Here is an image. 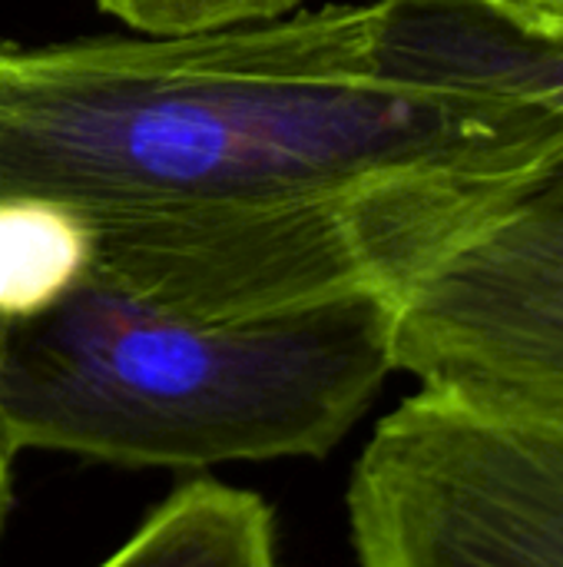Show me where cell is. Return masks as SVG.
<instances>
[{"label": "cell", "mask_w": 563, "mask_h": 567, "mask_svg": "<svg viewBox=\"0 0 563 567\" xmlns=\"http://www.w3.org/2000/svg\"><path fill=\"white\" fill-rule=\"evenodd\" d=\"M358 20L0 43V199L70 209L90 272L196 316L398 292L561 156L563 120L372 80Z\"/></svg>", "instance_id": "obj_1"}, {"label": "cell", "mask_w": 563, "mask_h": 567, "mask_svg": "<svg viewBox=\"0 0 563 567\" xmlns=\"http://www.w3.org/2000/svg\"><path fill=\"white\" fill-rule=\"evenodd\" d=\"M395 296L358 289L262 316H196L86 272L7 326L0 445L126 468L319 458L395 369Z\"/></svg>", "instance_id": "obj_2"}, {"label": "cell", "mask_w": 563, "mask_h": 567, "mask_svg": "<svg viewBox=\"0 0 563 567\" xmlns=\"http://www.w3.org/2000/svg\"><path fill=\"white\" fill-rule=\"evenodd\" d=\"M348 522L358 567H563V419L421 389L358 455Z\"/></svg>", "instance_id": "obj_3"}, {"label": "cell", "mask_w": 563, "mask_h": 567, "mask_svg": "<svg viewBox=\"0 0 563 567\" xmlns=\"http://www.w3.org/2000/svg\"><path fill=\"white\" fill-rule=\"evenodd\" d=\"M392 346L421 389L563 419V153L395 292Z\"/></svg>", "instance_id": "obj_4"}, {"label": "cell", "mask_w": 563, "mask_h": 567, "mask_svg": "<svg viewBox=\"0 0 563 567\" xmlns=\"http://www.w3.org/2000/svg\"><path fill=\"white\" fill-rule=\"evenodd\" d=\"M358 13L365 76L528 100L563 120V23L521 17L494 0H375Z\"/></svg>", "instance_id": "obj_5"}, {"label": "cell", "mask_w": 563, "mask_h": 567, "mask_svg": "<svg viewBox=\"0 0 563 567\" xmlns=\"http://www.w3.org/2000/svg\"><path fill=\"white\" fill-rule=\"evenodd\" d=\"M100 567H279L275 522L246 488L189 482Z\"/></svg>", "instance_id": "obj_6"}, {"label": "cell", "mask_w": 563, "mask_h": 567, "mask_svg": "<svg viewBox=\"0 0 563 567\" xmlns=\"http://www.w3.org/2000/svg\"><path fill=\"white\" fill-rule=\"evenodd\" d=\"M93 266V236L70 209L0 199V322H27L63 302Z\"/></svg>", "instance_id": "obj_7"}, {"label": "cell", "mask_w": 563, "mask_h": 567, "mask_svg": "<svg viewBox=\"0 0 563 567\" xmlns=\"http://www.w3.org/2000/svg\"><path fill=\"white\" fill-rule=\"evenodd\" d=\"M302 0H96V7L146 37L222 30L285 17Z\"/></svg>", "instance_id": "obj_8"}, {"label": "cell", "mask_w": 563, "mask_h": 567, "mask_svg": "<svg viewBox=\"0 0 563 567\" xmlns=\"http://www.w3.org/2000/svg\"><path fill=\"white\" fill-rule=\"evenodd\" d=\"M521 17H531V20H554L563 23V0H494Z\"/></svg>", "instance_id": "obj_9"}, {"label": "cell", "mask_w": 563, "mask_h": 567, "mask_svg": "<svg viewBox=\"0 0 563 567\" xmlns=\"http://www.w3.org/2000/svg\"><path fill=\"white\" fill-rule=\"evenodd\" d=\"M10 462H13V455L0 445V532H3L7 505H10Z\"/></svg>", "instance_id": "obj_10"}, {"label": "cell", "mask_w": 563, "mask_h": 567, "mask_svg": "<svg viewBox=\"0 0 563 567\" xmlns=\"http://www.w3.org/2000/svg\"><path fill=\"white\" fill-rule=\"evenodd\" d=\"M3 342H7V322H0V359H3Z\"/></svg>", "instance_id": "obj_11"}]
</instances>
